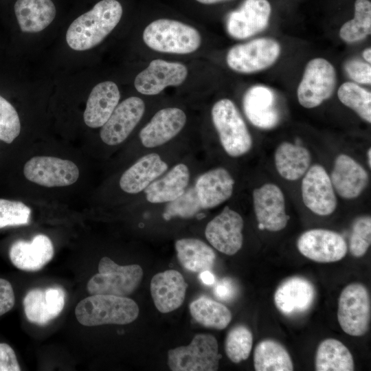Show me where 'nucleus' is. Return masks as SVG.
Segmentation results:
<instances>
[{
    "label": "nucleus",
    "mask_w": 371,
    "mask_h": 371,
    "mask_svg": "<svg viewBox=\"0 0 371 371\" xmlns=\"http://www.w3.org/2000/svg\"><path fill=\"white\" fill-rule=\"evenodd\" d=\"M122 7L117 0H102L91 10L76 18L66 33L68 45L85 51L100 44L115 27L122 16Z\"/></svg>",
    "instance_id": "f257e3e1"
},
{
    "label": "nucleus",
    "mask_w": 371,
    "mask_h": 371,
    "mask_svg": "<svg viewBox=\"0 0 371 371\" xmlns=\"http://www.w3.org/2000/svg\"><path fill=\"white\" fill-rule=\"evenodd\" d=\"M137 303L131 298L113 295H91L75 308L78 322L85 326L103 324H127L139 315Z\"/></svg>",
    "instance_id": "f03ea898"
},
{
    "label": "nucleus",
    "mask_w": 371,
    "mask_h": 371,
    "mask_svg": "<svg viewBox=\"0 0 371 371\" xmlns=\"http://www.w3.org/2000/svg\"><path fill=\"white\" fill-rule=\"evenodd\" d=\"M143 40L150 49L164 53L186 54L196 51L201 43L200 33L182 22L160 19L148 24Z\"/></svg>",
    "instance_id": "7ed1b4c3"
},
{
    "label": "nucleus",
    "mask_w": 371,
    "mask_h": 371,
    "mask_svg": "<svg viewBox=\"0 0 371 371\" xmlns=\"http://www.w3.org/2000/svg\"><path fill=\"white\" fill-rule=\"evenodd\" d=\"M212 118L227 154L238 157L250 150L252 147L251 134L232 100L224 98L216 102L212 109Z\"/></svg>",
    "instance_id": "20e7f679"
},
{
    "label": "nucleus",
    "mask_w": 371,
    "mask_h": 371,
    "mask_svg": "<svg viewBox=\"0 0 371 371\" xmlns=\"http://www.w3.org/2000/svg\"><path fill=\"white\" fill-rule=\"evenodd\" d=\"M143 277L142 267L137 265H119L109 257L98 264V273L87 284L91 295L104 294L126 297L135 291Z\"/></svg>",
    "instance_id": "39448f33"
},
{
    "label": "nucleus",
    "mask_w": 371,
    "mask_h": 371,
    "mask_svg": "<svg viewBox=\"0 0 371 371\" xmlns=\"http://www.w3.org/2000/svg\"><path fill=\"white\" fill-rule=\"evenodd\" d=\"M221 358L217 340L210 334H197L190 344L168 352V364L172 371H215Z\"/></svg>",
    "instance_id": "423d86ee"
},
{
    "label": "nucleus",
    "mask_w": 371,
    "mask_h": 371,
    "mask_svg": "<svg viewBox=\"0 0 371 371\" xmlns=\"http://www.w3.org/2000/svg\"><path fill=\"white\" fill-rule=\"evenodd\" d=\"M337 319L341 329L349 335L360 337L367 333L370 321V300L363 284L352 283L341 291Z\"/></svg>",
    "instance_id": "0eeeda50"
},
{
    "label": "nucleus",
    "mask_w": 371,
    "mask_h": 371,
    "mask_svg": "<svg viewBox=\"0 0 371 371\" xmlns=\"http://www.w3.org/2000/svg\"><path fill=\"white\" fill-rule=\"evenodd\" d=\"M335 85L336 74L331 63L322 58L312 59L297 88L298 101L305 108H315L330 98Z\"/></svg>",
    "instance_id": "6e6552de"
},
{
    "label": "nucleus",
    "mask_w": 371,
    "mask_h": 371,
    "mask_svg": "<svg viewBox=\"0 0 371 371\" xmlns=\"http://www.w3.org/2000/svg\"><path fill=\"white\" fill-rule=\"evenodd\" d=\"M279 43L271 38H260L232 47L227 54V63L233 70L249 74L273 65L280 54Z\"/></svg>",
    "instance_id": "1a4fd4ad"
},
{
    "label": "nucleus",
    "mask_w": 371,
    "mask_h": 371,
    "mask_svg": "<svg viewBox=\"0 0 371 371\" xmlns=\"http://www.w3.org/2000/svg\"><path fill=\"white\" fill-rule=\"evenodd\" d=\"M27 179L47 188L67 186L79 177V169L73 161L49 156H36L23 168Z\"/></svg>",
    "instance_id": "9d476101"
},
{
    "label": "nucleus",
    "mask_w": 371,
    "mask_h": 371,
    "mask_svg": "<svg viewBox=\"0 0 371 371\" xmlns=\"http://www.w3.org/2000/svg\"><path fill=\"white\" fill-rule=\"evenodd\" d=\"M297 247L304 256L320 263L339 261L348 251L346 242L341 234L325 229L306 231L297 239Z\"/></svg>",
    "instance_id": "9b49d317"
},
{
    "label": "nucleus",
    "mask_w": 371,
    "mask_h": 371,
    "mask_svg": "<svg viewBox=\"0 0 371 371\" xmlns=\"http://www.w3.org/2000/svg\"><path fill=\"white\" fill-rule=\"evenodd\" d=\"M306 207L319 216L331 214L337 207V198L330 178L319 164L310 167L304 174L301 186Z\"/></svg>",
    "instance_id": "f8f14e48"
},
{
    "label": "nucleus",
    "mask_w": 371,
    "mask_h": 371,
    "mask_svg": "<svg viewBox=\"0 0 371 371\" xmlns=\"http://www.w3.org/2000/svg\"><path fill=\"white\" fill-rule=\"evenodd\" d=\"M253 203L259 229L278 232L286 226L290 217L285 211L284 194L277 185L266 183L254 189Z\"/></svg>",
    "instance_id": "ddd939ff"
},
{
    "label": "nucleus",
    "mask_w": 371,
    "mask_h": 371,
    "mask_svg": "<svg viewBox=\"0 0 371 371\" xmlns=\"http://www.w3.org/2000/svg\"><path fill=\"white\" fill-rule=\"evenodd\" d=\"M243 225L242 216L226 206L207 224L205 235L213 247L223 254L232 256L242 247Z\"/></svg>",
    "instance_id": "4468645a"
},
{
    "label": "nucleus",
    "mask_w": 371,
    "mask_h": 371,
    "mask_svg": "<svg viewBox=\"0 0 371 371\" xmlns=\"http://www.w3.org/2000/svg\"><path fill=\"white\" fill-rule=\"evenodd\" d=\"M144 111L145 104L138 97H129L118 104L101 128L102 142L109 146L123 142L139 123Z\"/></svg>",
    "instance_id": "2eb2a0df"
},
{
    "label": "nucleus",
    "mask_w": 371,
    "mask_h": 371,
    "mask_svg": "<svg viewBox=\"0 0 371 371\" xmlns=\"http://www.w3.org/2000/svg\"><path fill=\"white\" fill-rule=\"evenodd\" d=\"M187 76L188 69L182 63L155 59L137 75L134 86L144 95H157L167 87L181 85Z\"/></svg>",
    "instance_id": "dca6fc26"
},
{
    "label": "nucleus",
    "mask_w": 371,
    "mask_h": 371,
    "mask_svg": "<svg viewBox=\"0 0 371 371\" xmlns=\"http://www.w3.org/2000/svg\"><path fill=\"white\" fill-rule=\"evenodd\" d=\"M271 12L267 0H245L238 9L229 14L227 30L233 38H249L267 27Z\"/></svg>",
    "instance_id": "f3484780"
},
{
    "label": "nucleus",
    "mask_w": 371,
    "mask_h": 371,
    "mask_svg": "<svg viewBox=\"0 0 371 371\" xmlns=\"http://www.w3.org/2000/svg\"><path fill=\"white\" fill-rule=\"evenodd\" d=\"M65 292L60 286L30 289L23 301L27 319L38 326L57 317L65 306Z\"/></svg>",
    "instance_id": "a211bd4d"
},
{
    "label": "nucleus",
    "mask_w": 371,
    "mask_h": 371,
    "mask_svg": "<svg viewBox=\"0 0 371 371\" xmlns=\"http://www.w3.org/2000/svg\"><path fill=\"white\" fill-rule=\"evenodd\" d=\"M186 122V115L181 109L177 107L162 109L140 131V141L146 148L160 146L175 137Z\"/></svg>",
    "instance_id": "6ab92c4d"
},
{
    "label": "nucleus",
    "mask_w": 371,
    "mask_h": 371,
    "mask_svg": "<svg viewBox=\"0 0 371 371\" xmlns=\"http://www.w3.org/2000/svg\"><path fill=\"white\" fill-rule=\"evenodd\" d=\"M315 290L313 284L300 276L283 281L274 293V304L283 315L291 316L306 311L313 304Z\"/></svg>",
    "instance_id": "aec40b11"
},
{
    "label": "nucleus",
    "mask_w": 371,
    "mask_h": 371,
    "mask_svg": "<svg viewBox=\"0 0 371 371\" xmlns=\"http://www.w3.org/2000/svg\"><path fill=\"white\" fill-rule=\"evenodd\" d=\"M243 105L247 117L258 128L271 129L280 121L275 95L267 87L256 85L248 89L243 97Z\"/></svg>",
    "instance_id": "412c9836"
},
{
    "label": "nucleus",
    "mask_w": 371,
    "mask_h": 371,
    "mask_svg": "<svg viewBox=\"0 0 371 371\" xmlns=\"http://www.w3.org/2000/svg\"><path fill=\"white\" fill-rule=\"evenodd\" d=\"M188 284L178 271L169 269L155 274L150 281V293L157 309L170 313L181 306Z\"/></svg>",
    "instance_id": "4be33fe9"
},
{
    "label": "nucleus",
    "mask_w": 371,
    "mask_h": 371,
    "mask_svg": "<svg viewBox=\"0 0 371 371\" xmlns=\"http://www.w3.org/2000/svg\"><path fill=\"white\" fill-rule=\"evenodd\" d=\"M330 180L341 197L352 199L358 197L367 187L368 175L353 158L341 154L335 160Z\"/></svg>",
    "instance_id": "5701e85b"
},
{
    "label": "nucleus",
    "mask_w": 371,
    "mask_h": 371,
    "mask_svg": "<svg viewBox=\"0 0 371 371\" xmlns=\"http://www.w3.org/2000/svg\"><path fill=\"white\" fill-rule=\"evenodd\" d=\"M54 246L44 234L35 236L31 242L18 240L11 245L9 256L18 269L27 271L41 269L54 256Z\"/></svg>",
    "instance_id": "b1692460"
},
{
    "label": "nucleus",
    "mask_w": 371,
    "mask_h": 371,
    "mask_svg": "<svg viewBox=\"0 0 371 371\" xmlns=\"http://www.w3.org/2000/svg\"><path fill=\"white\" fill-rule=\"evenodd\" d=\"M234 180L224 168L210 170L200 175L194 188L203 209L214 208L227 200L233 193Z\"/></svg>",
    "instance_id": "393cba45"
},
{
    "label": "nucleus",
    "mask_w": 371,
    "mask_h": 371,
    "mask_svg": "<svg viewBox=\"0 0 371 371\" xmlns=\"http://www.w3.org/2000/svg\"><path fill=\"white\" fill-rule=\"evenodd\" d=\"M120 93L117 85L104 81L91 90L83 114L84 122L90 128L102 127L118 104Z\"/></svg>",
    "instance_id": "a878e982"
},
{
    "label": "nucleus",
    "mask_w": 371,
    "mask_h": 371,
    "mask_svg": "<svg viewBox=\"0 0 371 371\" xmlns=\"http://www.w3.org/2000/svg\"><path fill=\"white\" fill-rule=\"evenodd\" d=\"M167 169V164L158 154H147L139 158L122 174L120 179V186L126 193H139L144 191Z\"/></svg>",
    "instance_id": "bb28decb"
},
{
    "label": "nucleus",
    "mask_w": 371,
    "mask_h": 371,
    "mask_svg": "<svg viewBox=\"0 0 371 371\" xmlns=\"http://www.w3.org/2000/svg\"><path fill=\"white\" fill-rule=\"evenodd\" d=\"M189 181V168L184 164H178L144 190L146 199L152 203L172 201L183 194Z\"/></svg>",
    "instance_id": "cd10ccee"
},
{
    "label": "nucleus",
    "mask_w": 371,
    "mask_h": 371,
    "mask_svg": "<svg viewBox=\"0 0 371 371\" xmlns=\"http://www.w3.org/2000/svg\"><path fill=\"white\" fill-rule=\"evenodd\" d=\"M14 10L21 31L27 33L43 30L56 14L52 0H17Z\"/></svg>",
    "instance_id": "c85d7f7f"
},
{
    "label": "nucleus",
    "mask_w": 371,
    "mask_h": 371,
    "mask_svg": "<svg viewBox=\"0 0 371 371\" xmlns=\"http://www.w3.org/2000/svg\"><path fill=\"white\" fill-rule=\"evenodd\" d=\"M274 161L277 171L282 178L296 181L308 170L311 156L306 148L285 142L277 148Z\"/></svg>",
    "instance_id": "c756f323"
},
{
    "label": "nucleus",
    "mask_w": 371,
    "mask_h": 371,
    "mask_svg": "<svg viewBox=\"0 0 371 371\" xmlns=\"http://www.w3.org/2000/svg\"><path fill=\"white\" fill-rule=\"evenodd\" d=\"M175 249L179 262L190 271L201 273L210 271L214 265V251L199 239L186 238L177 240Z\"/></svg>",
    "instance_id": "7c9ffc66"
},
{
    "label": "nucleus",
    "mask_w": 371,
    "mask_h": 371,
    "mask_svg": "<svg viewBox=\"0 0 371 371\" xmlns=\"http://www.w3.org/2000/svg\"><path fill=\"white\" fill-rule=\"evenodd\" d=\"M315 368L317 371H352L353 357L342 342L336 339H326L317 347Z\"/></svg>",
    "instance_id": "2f4dec72"
},
{
    "label": "nucleus",
    "mask_w": 371,
    "mask_h": 371,
    "mask_svg": "<svg viewBox=\"0 0 371 371\" xmlns=\"http://www.w3.org/2000/svg\"><path fill=\"white\" fill-rule=\"evenodd\" d=\"M254 366L256 371H292L293 365L290 355L279 342L264 339L254 352Z\"/></svg>",
    "instance_id": "473e14b6"
},
{
    "label": "nucleus",
    "mask_w": 371,
    "mask_h": 371,
    "mask_svg": "<svg viewBox=\"0 0 371 371\" xmlns=\"http://www.w3.org/2000/svg\"><path fill=\"white\" fill-rule=\"evenodd\" d=\"M189 309L196 322L216 330L225 328L232 317L231 311L225 305L205 296L192 302Z\"/></svg>",
    "instance_id": "72a5a7b5"
},
{
    "label": "nucleus",
    "mask_w": 371,
    "mask_h": 371,
    "mask_svg": "<svg viewBox=\"0 0 371 371\" xmlns=\"http://www.w3.org/2000/svg\"><path fill=\"white\" fill-rule=\"evenodd\" d=\"M371 32V3L369 0H356L354 18L346 22L339 36L347 43H355L365 38Z\"/></svg>",
    "instance_id": "f704fd0d"
},
{
    "label": "nucleus",
    "mask_w": 371,
    "mask_h": 371,
    "mask_svg": "<svg viewBox=\"0 0 371 371\" xmlns=\"http://www.w3.org/2000/svg\"><path fill=\"white\" fill-rule=\"evenodd\" d=\"M339 100L359 116L371 122V93L355 83H343L337 91Z\"/></svg>",
    "instance_id": "c9c22d12"
},
{
    "label": "nucleus",
    "mask_w": 371,
    "mask_h": 371,
    "mask_svg": "<svg viewBox=\"0 0 371 371\" xmlns=\"http://www.w3.org/2000/svg\"><path fill=\"white\" fill-rule=\"evenodd\" d=\"M253 335L244 325L233 327L227 333L225 341V350L227 357L238 363L247 359L251 351Z\"/></svg>",
    "instance_id": "e433bc0d"
},
{
    "label": "nucleus",
    "mask_w": 371,
    "mask_h": 371,
    "mask_svg": "<svg viewBox=\"0 0 371 371\" xmlns=\"http://www.w3.org/2000/svg\"><path fill=\"white\" fill-rule=\"evenodd\" d=\"M203 210L194 187L186 190L183 194L168 202L163 217L170 220L172 217L191 218Z\"/></svg>",
    "instance_id": "4c0bfd02"
},
{
    "label": "nucleus",
    "mask_w": 371,
    "mask_h": 371,
    "mask_svg": "<svg viewBox=\"0 0 371 371\" xmlns=\"http://www.w3.org/2000/svg\"><path fill=\"white\" fill-rule=\"evenodd\" d=\"M371 244V218L361 216L357 218L352 224L350 238L349 249L350 254L356 257H362Z\"/></svg>",
    "instance_id": "58836bf2"
},
{
    "label": "nucleus",
    "mask_w": 371,
    "mask_h": 371,
    "mask_svg": "<svg viewBox=\"0 0 371 371\" xmlns=\"http://www.w3.org/2000/svg\"><path fill=\"white\" fill-rule=\"evenodd\" d=\"M30 208L21 201L0 199V229L30 223Z\"/></svg>",
    "instance_id": "ea45409f"
},
{
    "label": "nucleus",
    "mask_w": 371,
    "mask_h": 371,
    "mask_svg": "<svg viewBox=\"0 0 371 371\" xmlns=\"http://www.w3.org/2000/svg\"><path fill=\"white\" fill-rule=\"evenodd\" d=\"M21 123L15 108L0 95V139L12 143L19 135Z\"/></svg>",
    "instance_id": "a19ab883"
},
{
    "label": "nucleus",
    "mask_w": 371,
    "mask_h": 371,
    "mask_svg": "<svg viewBox=\"0 0 371 371\" xmlns=\"http://www.w3.org/2000/svg\"><path fill=\"white\" fill-rule=\"evenodd\" d=\"M345 69L349 77L359 84L371 83V67L368 63L352 60L347 62Z\"/></svg>",
    "instance_id": "79ce46f5"
},
{
    "label": "nucleus",
    "mask_w": 371,
    "mask_h": 371,
    "mask_svg": "<svg viewBox=\"0 0 371 371\" xmlns=\"http://www.w3.org/2000/svg\"><path fill=\"white\" fill-rule=\"evenodd\" d=\"M16 354L12 347L0 343V371H20Z\"/></svg>",
    "instance_id": "37998d69"
},
{
    "label": "nucleus",
    "mask_w": 371,
    "mask_h": 371,
    "mask_svg": "<svg viewBox=\"0 0 371 371\" xmlns=\"http://www.w3.org/2000/svg\"><path fill=\"white\" fill-rule=\"evenodd\" d=\"M14 302V293L10 282L0 278V316L11 310Z\"/></svg>",
    "instance_id": "c03bdc74"
},
{
    "label": "nucleus",
    "mask_w": 371,
    "mask_h": 371,
    "mask_svg": "<svg viewBox=\"0 0 371 371\" xmlns=\"http://www.w3.org/2000/svg\"><path fill=\"white\" fill-rule=\"evenodd\" d=\"M215 295L221 300H229L235 294V286L229 278H223L214 288Z\"/></svg>",
    "instance_id": "a18cd8bd"
},
{
    "label": "nucleus",
    "mask_w": 371,
    "mask_h": 371,
    "mask_svg": "<svg viewBox=\"0 0 371 371\" xmlns=\"http://www.w3.org/2000/svg\"><path fill=\"white\" fill-rule=\"evenodd\" d=\"M200 273L201 280L205 284L212 285L214 284V277L210 271H205Z\"/></svg>",
    "instance_id": "49530a36"
},
{
    "label": "nucleus",
    "mask_w": 371,
    "mask_h": 371,
    "mask_svg": "<svg viewBox=\"0 0 371 371\" xmlns=\"http://www.w3.org/2000/svg\"><path fill=\"white\" fill-rule=\"evenodd\" d=\"M363 58L369 63L371 62V48L368 47L365 49L363 52Z\"/></svg>",
    "instance_id": "de8ad7c7"
},
{
    "label": "nucleus",
    "mask_w": 371,
    "mask_h": 371,
    "mask_svg": "<svg viewBox=\"0 0 371 371\" xmlns=\"http://www.w3.org/2000/svg\"><path fill=\"white\" fill-rule=\"evenodd\" d=\"M196 1L203 4H214V3H219V2L226 1V0H196Z\"/></svg>",
    "instance_id": "09e8293b"
},
{
    "label": "nucleus",
    "mask_w": 371,
    "mask_h": 371,
    "mask_svg": "<svg viewBox=\"0 0 371 371\" xmlns=\"http://www.w3.org/2000/svg\"><path fill=\"white\" fill-rule=\"evenodd\" d=\"M367 159L369 167H371V148H370L367 152Z\"/></svg>",
    "instance_id": "8fccbe9b"
}]
</instances>
